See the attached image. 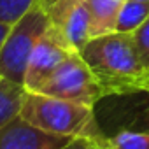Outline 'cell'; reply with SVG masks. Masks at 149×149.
<instances>
[{
  "label": "cell",
  "instance_id": "6da1fadb",
  "mask_svg": "<svg viewBox=\"0 0 149 149\" xmlns=\"http://www.w3.org/2000/svg\"><path fill=\"white\" fill-rule=\"evenodd\" d=\"M79 54L105 97L149 93V74L139 58L132 33L112 32L95 37Z\"/></svg>",
  "mask_w": 149,
  "mask_h": 149
},
{
  "label": "cell",
  "instance_id": "7a4b0ae2",
  "mask_svg": "<svg viewBox=\"0 0 149 149\" xmlns=\"http://www.w3.org/2000/svg\"><path fill=\"white\" fill-rule=\"evenodd\" d=\"M19 116L33 126L63 137H84L93 140H105L107 133L102 130L95 107L81 105L61 98L46 97L26 91Z\"/></svg>",
  "mask_w": 149,
  "mask_h": 149
},
{
  "label": "cell",
  "instance_id": "3957f363",
  "mask_svg": "<svg viewBox=\"0 0 149 149\" xmlns=\"http://www.w3.org/2000/svg\"><path fill=\"white\" fill-rule=\"evenodd\" d=\"M51 25L53 21L39 0L11 25L0 53V77L23 86L28 58Z\"/></svg>",
  "mask_w": 149,
  "mask_h": 149
},
{
  "label": "cell",
  "instance_id": "277c9868",
  "mask_svg": "<svg viewBox=\"0 0 149 149\" xmlns=\"http://www.w3.org/2000/svg\"><path fill=\"white\" fill-rule=\"evenodd\" d=\"M33 93L76 102L88 107H95L102 98H105L102 86L79 53L67 56Z\"/></svg>",
  "mask_w": 149,
  "mask_h": 149
},
{
  "label": "cell",
  "instance_id": "5b68a950",
  "mask_svg": "<svg viewBox=\"0 0 149 149\" xmlns=\"http://www.w3.org/2000/svg\"><path fill=\"white\" fill-rule=\"evenodd\" d=\"M70 54H74V51L67 44L60 26L51 25V28L37 42L28 58L23 88L26 91H37L42 83L54 72V68Z\"/></svg>",
  "mask_w": 149,
  "mask_h": 149
},
{
  "label": "cell",
  "instance_id": "8992f818",
  "mask_svg": "<svg viewBox=\"0 0 149 149\" xmlns=\"http://www.w3.org/2000/svg\"><path fill=\"white\" fill-rule=\"evenodd\" d=\"M72 137L44 132L19 114L0 128V149H61Z\"/></svg>",
  "mask_w": 149,
  "mask_h": 149
},
{
  "label": "cell",
  "instance_id": "52a82bcc",
  "mask_svg": "<svg viewBox=\"0 0 149 149\" xmlns=\"http://www.w3.org/2000/svg\"><path fill=\"white\" fill-rule=\"evenodd\" d=\"M123 4V0H84L90 14L91 39L116 32V21Z\"/></svg>",
  "mask_w": 149,
  "mask_h": 149
},
{
  "label": "cell",
  "instance_id": "ba28073f",
  "mask_svg": "<svg viewBox=\"0 0 149 149\" xmlns=\"http://www.w3.org/2000/svg\"><path fill=\"white\" fill-rule=\"evenodd\" d=\"M60 26L67 44L72 47L74 53H81L84 49V46L91 40V35H90V14H88V9L83 4L76 6L68 16L63 19L61 25H56Z\"/></svg>",
  "mask_w": 149,
  "mask_h": 149
},
{
  "label": "cell",
  "instance_id": "9c48e42d",
  "mask_svg": "<svg viewBox=\"0 0 149 149\" xmlns=\"http://www.w3.org/2000/svg\"><path fill=\"white\" fill-rule=\"evenodd\" d=\"M26 90L7 79H0V128L21 112Z\"/></svg>",
  "mask_w": 149,
  "mask_h": 149
},
{
  "label": "cell",
  "instance_id": "30bf717a",
  "mask_svg": "<svg viewBox=\"0 0 149 149\" xmlns=\"http://www.w3.org/2000/svg\"><path fill=\"white\" fill-rule=\"evenodd\" d=\"M149 16V4L125 0L116 21V32L119 33H133Z\"/></svg>",
  "mask_w": 149,
  "mask_h": 149
},
{
  "label": "cell",
  "instance_id": "8fae6325",
  "mask_svg": "<svg viewBox=\"0 0 149 149\" xmlns=\"http://www.w3.org/2000/svg\"><path fill=\"white\" fill-rule=\"evenodd\" d=\"M105 149H149V135L121 130L114 135H107Z\"/></svg>",
  "mask_w": 149,
  "mask_h": 149
},
{
  "label": "cell",
  "instance_id": "7c38bea8",
  "mask_svg": "<svg viewBox=\"0 0 149 149\" xmlns=\"http://www.w3.org/2000/svg\"><path fill=\"white\" fill-rule=\"evenodd\" d=\"M37 0H0V23H16Z\"/></svg>",
  "mask_w": 149,
  "mask_h": 149
},
{
  "label": "cell",
  "instance_id": "4fadbf2b",
  "mask_svg": "<svg viewBox=\"0 0 149 149\" xmlns=\"http://www.w3.org/2000/svg\"><path fill=\"white\" fill-rule=\"evenodd\" d=\"M132 35H133V44L139 53V58H140L146 72L149 74V16Z\"/></svg>",
  "mask_w": 149,
  "mask_h": 149
},
{
  "label": "cell",
  "instance_id": "5bb4252c",
  "mask_svg": "<svg viewBox=\"0 0 149 149\" xmlns=\"http://www.w3.org/2000/svg\"><path fill=\"white\" fill-rule=\"evenodd\" d=\"M83 2L84 0H54L51 4V7L47 9V14L53 21V25H61L63 19L68 16V13Z\"/></svg>",
  "mask_w": 149,
  "mask_h": 149
},
{
  "label": "cell",
  "instance_id": "9a60e30c",
  "mask_svg": "<svg viewBox=\"0 0 149 149\" xmlns=\"http://www.w3.org/2000/svg\"><path fill=\"white\" fill-rule=\"evenodd\" d=\"M123 130H130V132H139V133H147L149 135V102L135 111V114L128 119V123H126V126Z\"/></svg>",
  "mask_w": 149,
  "mask_h": 149
},
{
  "label": "cell",
  "instance_id": "2e32d148",
  "mask_svg": "<svg viewBox=\"0 0 149 149\" xmlns=\"http://www.w3.org/2000/svg\"><path fill=\"white\" fill-rule=\"evenodd\" d=\"M105 140H93V139L76 137L61 149H105Z\"/></svg>",
  "mask_w": 149,
  "mask_h": 149
},
{
  "label": "cell",
  "instance_id": "e0dca14e",
  "mask_svg": "<svg viewBox=\"0 0 149 149\" xmlns=\"http://www.w3.org/2000/svg\"><path fill=\"white\" fill-rule=\"evenodd\" d=\"M11 30V25H6V23H0V53H2V47H4V42L7 39V33ZM2 79V77H0Z\"/></svg>",
  "mask_w": 149,
  "mask_h": 149
},
{
  "label": "cell",
  "instance_id": "ac0fdd59",
  "mask_svg": "<svg viewBox=\"0 0 149 149\" xmlns=\"http://www.w3.org/2000/svg\"><path fill=\"white\" fill-rule=\"evenodd\" d=\"M39 2H40V6H42V7H44L46 11H47V9L51 7V4L54 2V0H39Z\"/></svg>",
  "mask_w": 149,
  "mask_h": 149
},
{
  "label": "cell",
  "instance_id": "d6986e66",
  "mask_svg": "<svg viewBox=\"0 0 149 149\" xmlns=\"http://www.w3.org/2000/svg\"><path fill=\"white\" fill-rule=\"evenodd\" d=\"M135 2H146V4H149V0H135Z\"/></svg>",
  "mask_w": 149,
  "mask_h": 149
}]
</instances>
